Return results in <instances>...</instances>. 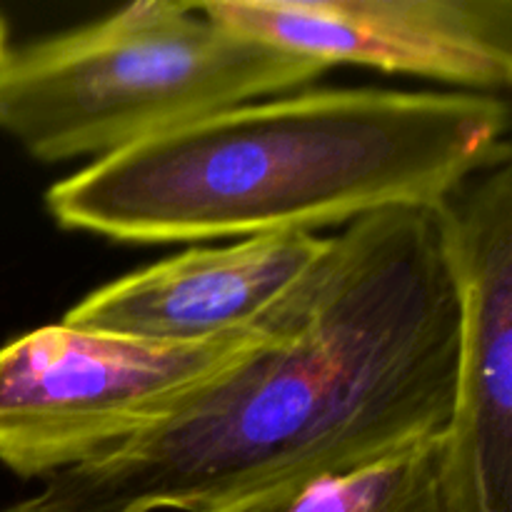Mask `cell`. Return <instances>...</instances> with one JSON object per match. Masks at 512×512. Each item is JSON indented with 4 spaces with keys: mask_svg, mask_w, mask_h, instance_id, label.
I'll return each mask as SVG.
<instances>
[{
    "mask_svg": "<svg viewBox=\"0 0 512 512\" xmlns=\"http://www.w3.org/2000/svg\"><path fill=\"white\" fill-rule=\"evenodd\" d=\"M498 95L380 88L253 100L93 160L45 193L65 230L165 245L315 233L440 205L512 160Z\"/></svg>",
    "mask_w": 512,
    "mask_h": 512,
    "instance_id": "obj_2",
    "label": "cell"
},
{
    "mask_svg": "<svg viewBox=\"0 0 512 512\" xmlns=\"http://www.w3.org/2000/svg\"><path fill=\"white\" fill-rule=\"evenodd\" d=\"M5 50H8V28H5V20L0 18V58H3Z\"/></svg>",
    "mask_w": 512,
    "mask_h": 512,
    "instance_id": "obj_9",
    "label": "cell"
},
{
    "mask_svg": "<svg viewBox=\"0 0 512 512\" xmlns=\"http://www.w3.org/2000/svg\"><path fill=\"white\" fill-rule=\"evenodd\" d=\"M220 28L323 63L495 95L512 83V0H205Z\"/></svg>",
    "mask_w": 512,
    "mask_h": 512,
    "instance_id": "obj_5",
    "label": "cell"
},
{
    "mask_svg": "<svg viewBox=\"0 0 512 512\" xmlns=\"http://www.w3.org/2000/svg\"><path fill=\"white\" fill-rule=\"evenodd\" d=\"M323 63L243 38L195 3L138 0L0 58V133L30 158H108L315 83Z\"/></svg>",
    "mask_w": 512,
    "mask_h": 512,
    "instance_id": "obj_3",
    "label": "cell"
},
{
    "mask_svg": "<svg viewBox=\"0 0 512 512\" xmlns=\"http://www.w3.org/2000/svg\"><path fill=\"white\" fill-rule=\"evenodd\" d=\"M270 315V313H268ZM255 328L155 345L43 325L0 348V465L25 480L83 465L153 428L268 338Z\"/></svg>",
    "mask_w": 512,
    "mask_h": 512,
    "instance_id": "obj_4",
    "label": "cell"
},
{
    "mask_svg": "<svg viewBox=\"0 0 512 512\" xmlns=\"http://www.w3.org/2000/svg\"><path fill=\"white\" fill-rule=\"evenodd\" d=\"M208 512H455L445 433L368 463L270 485Z\"/></svg>",
    "mask_w": 512,
    "mask_h": 512,
    "instance_id": "obj_8",
    "label": "cell"
},
{
    "mask_svg": "<svg viewBox=\"0 0 512 512\" xmlns=\"http://www.w3.org/2000/svg\"><path fill=\"white\" fill-rule=\"evenodd\" d=\"M330 238L275 233L190 248L85 295L60 323L155 345L255 328L323 258Z\"/></svg>",
    "mask_w": 512,
    "mask_h": 512,
    "instance_id": "obj_7",
    "label": "cell"
},
{
    "mask_svg": "<svg viewBox=\"0 0 512 512\" xmlns=\"http://www.w3.org/2000/svg\"><path fill=\"white\" fill-rule=\"evenodd\" d=\"M458 263L463 328L445 428L455 512H512V163L443 203Z\"/></svg>",
    "mask_w": 512,
    "mask_h": 512,
    "instance_id": "obj_6",
    "label": "cell"
},
{
    "mask_svg": "<svg viewBox=\"0 0 512 512\" xmlns=\"http://www.w3.org/2000/svg\"><path fill=\"white\" fill-rule=\"evenodd\" d=\"M268 323L175 413L10 512H208L445 433L463 300L443 203L345 225Z\"/></svg>",
    "mask_w": 512,
    "mask_h": 512,
    "instance_id": "obj_1",
    "label": "cell"
}]
</instances>
